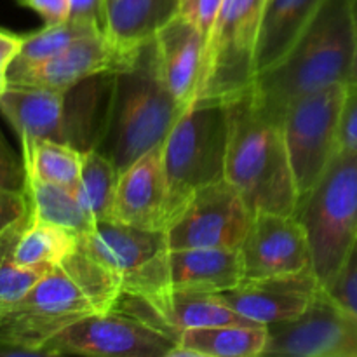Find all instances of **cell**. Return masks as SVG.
I'll list each match as a JSON object with an SVG mask.
<instances>
[{
	"label": "cell",
	"instance_id": "2e32d148",
	"mask_svg": "<svg viewBox=\"0 0 357 357\" xmlns=\"http://www.w3.org/2000/svg\"><path fill=\"white\" fill-rule=\"evenodd\" d=\"M157 73L166 89L188 108L197 101L206 35L180 14L160 24L150 38Z\"/></svg>",
	"mask_w": 357,
	"mask_h": 357
},
{
	"label": "cell",
	"instance_id": "4316f807",
	"mask_svg": "<svg viewBox=\"0 0 357 357\" xmlns=\"http://www.w3.org/2000/svg\"><path fill=\"white\" fill-rule=\"evenodd\" d=\"M94 33H105V30L93 21L75 20V17H70L63 23L45 24L42 30L23 37V45L9 68H24V66L37 65V63L45 61V59L65 51L73 42Z\"/></svg>",
	"mask_w": 357,
	"mask_h": 357
},
{
	"label": "cell",
	"instance_id": "d6a6232c",
	"mask_svg": "<svg viewBox=\"0 0 357 357\" xmlns=\"http://www.w3.org/2000/svg\"><path fill=\"white\" fill-rule=\"evenodd\" d=\"M222 3L223 0H180L176 14L195 24L208 38L209 31L218 17L220 9H222Z\"/></svg>",
	"mask_w": 357,
	"mask_h": 357
},
{
	"label": "cell",
	"instance_id": "7402d4cb",
	"mask_svg": "<svg viewBox=\"0 0 357 357\" xmlns=\"http://www.w3.org/2000/svg\"><path fill=\"white\" fill-rule=\"evenodd\" d=\"M180 0H107V30L114 44L139 51L173 17Z\"/></svg>",
	"mask_w": 357,
	"mask_h": 357
},
{
	"label": "cell",
	"instance_id": "9c48e42d",
	"mask_svg": "<svg viewBox=\"0 0 357 357\" xmlns=\"http://www.w3.org/2000/svg\"><path fill=\"white\" fill-rule=\"evenodd\" d=\"M176 342L119 310L96 312L63 328L45 344V356L169 357Z\"/></svg>",
	"mask_w": 357,
	"mask_h": 357
},
{
	"label": "cell",
	"instance_id": "4fadbf2b",
	"mask_svg": "<svg viewBox=\"0 0 357 357\" xmlns=\"http://www.w3.org/2000/svg\"><path fill=\"white\" fill-rule=\"evenodd\" d=\"M239 253L243 281L314 271L309 239L295 215H253Z\"/></svg>",
	"mask_w": 357,
	"mask_h": 357
},
{
	"label": "cell",
	"instance_id": "7c38bea8",
	"mask_svg": "<svg viewBox=\"0 0 357 357\" xmlns=\"http://www.w3.org/2000/svg\"><path fill=\"white\" fill-rule=\"evenodd\" d=\"M143 49V47H142ZM139 51H126L112 42L107 33H94L73 42L59 54L24 68H9V86H31L66 93L73 86L100 73L129 70Z\"/></svg>",
	"mask_w": 357,
	"mask_h": 357
},
{
	"label": "cell",
	"instance_id": "52a82bcc",
	"mask_svg": "<svg viewBox=\"0 0 357 357\" xmlns=\"http://www.w3.org/2000/svg\"><path fill=\"white\" fill-rule=\"evenodd\" d=\"M345 86L337 84L298 98L282 114V132L300 197L317 183L338 153Z\"/></svg>",
	"mask_w": 357,
	"mask_h": 357
},
{
	"label": "cell",
	"instance_id": "cb8c5ba5",
	"mask_svg": "<svg viewBox=\"0 0 357 357\" xmlns=\"http://www.w3.org/2000/svg\"><path fill=\"white\" fill-rule=\"evenodd\" d=\"M21 150L26 178L75 188L84 152L56 139H24Z\"/></svg>",
	"mask_w": 357,
	"mask_h": 357
},
{
	"label": "cell",
	"instance_id": "484cf974",
	"mask_svg": "<svg viewBox=\"0 0 357 357\" xmlns=\"http://www.w3.org/2000/svg\"><path fill=\"white\" fill-rule=\"evenodd\" d=\"M119 176V167L103 152L93 149L82 153V169L75 192L84 208L96 222L112 220Z\"/></svg>",
	"mask_w": 357,
	"mask_h": 357
},
{
	"label": "cell",
	"instance_id": "3957f363",
	"mask_svg": "<svg viewBox=\"0 0 357 357\" xmlns=\"http://www.w3.org/2000/svg\"><path fill=\"white\" fill-rule=\"evenodd\" d=\"M185 110L159 79L152 45L146 42L135 65L115 73L110 117L98 150L124 171L164 145Z\"/></svg>",
	"mask_w": 357,
	"mask_h": 357
},
{
	"label": "cell",
	"instance_id": "5bb4252c",
	"mask_svg": "<svg viewBox=\"0 0 357 357\" xmlns=\"http://www.w3.org/2000/svg\"><path fill=\"white\" fill-rule=\"evenodd\" d=\"M112 222L162 232L174 222L173 195L162 145L121 171Z\"/></svg>",
	"mask_w": 357,
	"mask_h": 357
},
{
	"label": "cell",
	"instance_id": "ab89813d",
	"mask_svg": "<svg viewBox=\"0 0 357 357\" xmlns=\"http://www.w3.org/2000/svg\"><path fill=\"white\" fill-rule=\"evenodd\" d=\"M264 2H265V0H264Z\"/></svg>",
	"mask_w": 357,
	"mask_h": 357
},
{
	"label": "cell",
	"instance_id": "f35d334b",
	"mask_svg": "<svg viewBox=\"0 0 357 357\" xmlns=\"http://www.w3.org/2000/svg\"><path fill=\"white\" fill-rule=\"evenodd\" d=\"M17 2H20V0H17Z\"/></svg>",
	"mask_w": 357,
	"mask_h": 357
},
{
	"label": "cell",
	"instance_id": "6da1fadb",
	"mask_svg": "<svg viewBox=\"0 0 357 357\" xmlns=\"http://www.w3.org/2000/svg\"><path fill=\"white\" fill-rule=\"evenodd\" d=\"M354 61L349 0H324L312 23L288 54L258 73L251 96L258 107L281 121L298 98L337 84H347Z\"/></svg>",
	"mask_w": 357,
	"mask_h": 357
},
{
	"label": "cell",
	"instance_id": "d4e9b609",
	"mask_svg": "<svg viewBox=\"0 0 357 357\" xmlns=\"http://www.w3.org/2000/svg\"><path fill=\"white\" fill-rule=\"evenodd\" d=\"M79 248V237L61 227L28 218L13 246V258L20 265L63 264Z\"/></svg>",
	"mask_w": 357,
	"mask_h": 357
},
{
	"label": "cell",
	"instance_id": "e0dca14e",
	"mask_svg": "<svg viewBox=\"0 0 357 357\" xmlns=\"http://www.w3.org/2000/svg\"><path fill=\"white\" fill-rule=\"evenodd\" d=\"M79 244L121 279L122 288L169 250L162 230L139 229L112 220L96 222L89 234L80 237Z\"/></svg>",
	"mask_w": 357,
	"mask_h": 357
},
{
	"label": "cell",
	"instance_id": "836d02e7",
	"mask_svg": "<svg viewBox=\"0 0 357 357\" xmlns=\"http://www.w3.org/2000/svg\"><path fill=\"white\" fill-rule=\"evenodd\" d=\"M20 3L40 14L45 24H56L70 20V0H20Z\"/></svg>",
	"mask_w": 357,
	"mask_h": 357
},
{
	"label": "cell",
	"instance_id": "5b68a950",
	"mask_svg": "<svg viewBox=\"0 0 357 357\" xmlns=\"http://www.w3.org/2000/svg\"><path fill=\"white\" fill-rule=\"evenodd\" d=\"M229 129V103L222 101H195L173 126L162 155L174 220L195 192L225 180Z\"/></svg>",
	"mask_w": 357,
	"mask_h": 357
},
{
	"label": "cell",
	"instance_id": "ffe728a7",
	"mask_svg": "<svg viewBox=\"0 0 357 357\" xmlns=\"http://www.w3.org/2000/svg\"><path fill=\"white\" fill-rule=\"evenodd\" d=\"M324 0H265L257 45V75L278 65L307 30Z\"/></svg>",
	"mask_w": 357,
	"mask_h": 357
},
{
	"label": "cell",
	"instance_id": "8992f818",
	"mask_svg": "<svg viewBox=\"0 0 357 357\" xmlns=\"http://www.w3.org/2000/svg\"><path fill=\"white\" fill-rule=\"evenodd\" d=\"M264 0H223L206 38L197 101L230 103L257 79V45Z\"/></svg>",
	"mask_w": 357,
	"mask_h": 357
},
{
	"label": "cell",
	"instance_id": "f546056e",
	"mask_svg": "<svg viewBox=\"0 0 357 357\" xmlns=\"http://www.w3.org/2000/svg\"><path fill=\"white\" fill-rule=\"evenodd\" d=\"M357 150V82L345 86L338 129V152Z\"/></svg>",
	"mask_w": 357,
	"mask_h": 357
},
{
	"label": "cell",
	"instance_id": "8d00e7d4",
	"mask_svg": "<svg viewBox=\"0 0 357 357\" xmlns=\"http://www.w3.org/2000/svg\"><path fill=\"white\" fill-rule=\"evenodd\" d=\"M351 7V26H352V44H354V61H352L351 79L347 84L357 82V0H349Z\"/></svg>",
	"mask_w": 357,
	"mask_h": 357
},
{
	"label": "cell",
	"instance_id": "30bf717a",
	"mask_svg": "<svg viewBox=\"0 0 357 357\" xmlns=\"http://www.w3.org/2000/svg\"><path fill=\"white\" fill-rule=\"evenodd\" d=\"M253 220L250 206L234 185L216 181L195 192L169 229L167 248L239 250Z\"/></svg>",
	"mask_w": 357,
	"mask_h": 357
},
{
	"label": "cell",
	"instance_id": "ba28073f",
	"mask_svg": "<svg viewBox=\"0 0 357 357\" xmlns=\"http://www.w3.org/2000/svg\"><path fill=\"white\" fill-rule=\"evenodd\" d=\"M239 250L181 248L167 250L124 284L122 291L152 296L166 291L220 295L243 282Z\"/></svg>",
	"mask_w": 357,
	"mask_h": 357
},
{
	"label": "cell",
	"instance_id": "e575fe53",
	"mask_svg": "<svg viewBox=\"0 0 357 357\" xmlns=\"http://www.w3.org/2000/svg\"><path fill=\"white\" fill-rule=\"evenodd\" d=\"M70 17L93 21L107 30V0H70Z\"/></svg>",
	"mask_w": 357,
	"mask_h": 357
},
{
	"label": "cell",
	"instance_id": "74e56055",
	"mask_svg": "<svg viewBox=\"0 0 357 357\" xmlns=\"http://www.w3.org/2000/svg\"><path fill=\"white\" fill-rule=\"evenodd\" d=\"M2 237H3V236H2ZM2 237H0V241H2Z\"/></svg>",
	"mask_w": 357,
	"mask_h": 357
},
{
	"label": "cell",
	"instance_id": "d6986e66",
	"mask_svg": "<svg viewBox=\"0 0 357 357\" xmlns=\"http://www.w3.org/2000/svg\"><path fill=\"white\" fill-rule=\"evenodd\" d=\"M0 114L24 139L59 142L65 114V93L31 86H7L0 94Z\"/></svg>",
	"mask_w": 357,
	"mask_h": 357
},
{
	"label": "cell",
	"instance_id": "d590c367",
	"mask_svg": "<svg viewBox=\"0 0 357 357\" xmlns=\"http://www.w3.org/2000/svg\"><path fill=\"white\" fill-rule=\"evenodd\" d=\"M23 45V37L0 28V72H9L10 63L16 59Z\"/></svg>",
	"mask_w": 357,
	"mask_h": 357
},
{
	"label": "cell",
	"instance_id": "277c9868",
	"mask_svg": "<svg viewBox=\"0 0 357 357\" xmlns=\"http://www.w3.org/2000/svg\"><path fill=\"white\" fill-rule=\"evenodd\" d=\"M312 251V265L326 288L357 239V150L338 152L317 183L300 197L295 213Z\"/></svg>",
	"mask_w": 357,
	"mask_h": 357
},
{
	"label": "cell",
	"instance_id": "1f68e13d",
	"mask_svg": "<svg viewBox=\"0 0 357 357\" xmlns=\"http://www.w3.org/2000/svg\"><path fill=\"white\" fill-rule=\"evenodd\" d=\"M0 188L26 192V169L23 159L13 152L0 132Z\"/></svg>",
	"mask_w": 357,
	"mask_h": 357
},
{
	"label": "cell",
	"instance_id": "ac0fdd59",
	"mask_svg": "<svg viewBox=\"0 0 357 357\" xmlns=\"http://www.w3.org/2000/svg\"><path fill=\"white\" fill-rule=\"evenodd\" d=\"M115 73L89 77L65 93L59 142L80 152L98 149L110 117Z\"/></svg>",
	"mask_w": 357,
	"mask_h": 357
},
{
	"label": "cell",
	"instance_id": "44dd1931",
	"mask_svg": "<svg viewBox=\"0 0 357 357\" xmlns=\"http://www.w3.org/2000/svg\"><path fill=\"white\" fill-rule=\"evenodd\" d=\"M268 337V326L257 323H229L195 328L180 335L169 357L265 356Z\"/></svg>",
	"mask_w": 357,
	"mask_h": 357
},
{
	"label": "cell",
	"instance_id": "603a6c76",
	"mask_svg": "<svg viewBox=\"0 0 357 357\" xmlns=\"http://www.w3.org/2000/svg\"><path fill=\"white\" fill-rule=\"evenodd\" d=\"M30 215L38 222L61 227L77 237H84L96 225V220L80 202L75 188L26 178Z\"/></svg>",
	"mask_w": 357,
	"mask_h": 357
},
{
	"label": "cell",
	"instance_id": "7a4b0ae2",
	"mask_svg": "<svg viewBox=\"0 0 357 357\" xmlns=\"http://www.w3.org/2000/svg\"><path fill=\"white\" fill-rule=\"evenodd\" d=\"M225 180L239 190L251 213L295 215L300 194L281 121L246 93L229 103Z\"/></svg>",
	"mask_w": 357,
	"mask_h": 357
},
{
	"label": "cell",
	"instance_id": "8fae6325",
	"mask_svg": "<svg viewBox=\"0 0 357 357\" xmlns=\"http://www.w3.org/2000/svg\"><path fill=\"white\" fill-rule=\"evenodd\" d=\"M265 356L357 357V314L335 302L324 288L305 314L268 326Z\"/></svg>",
	"mask_w": 357,
	"mask_h": 357
},
{
	"label": "cell",
	"instance_id": "f1b7e54d",
	"mask_svg": "<svg viewBox=\"0 0 357 357\" xmlns=\"http://www.w3.org/2000/svg\"><path fill=\"white\" fill-rule=\"evenodd\" d=\"M324 289L330 293L335 302L357 314V239L342 264L340 271Z\"/></svg>",
	"mask_w": 357,
	"mask_h": 357
},
{
	"label": "cell",
	"instance_id": "4dcf8cb0",
	"mask_svg": "<svg viewBox=\"0 0 357 357\" xmlns=\"http://www.w3.org/2000/svg\"><path fill=\"white\" fill-rule=\"evenodd\" d=\"M30 216V199L26 192L0 188V237L23 223Z\"/></svg>",
	"mask_w": 357,
	"mask_h": 357
},
{
	"label": "cell",
	"instance_id": "9a60e30c",
	"mask_svg": "<svg viewBox=\"0 0 357 357\" xmlns=\"http://www.w3.org/2000/svg\"><path fill=\"white\" fill-rule=\"evenodd\" d=\"M323 288L316 272L243 281L220 293L223 303L251 323L274 326L298 319Z\"/></svg>",
	"mask_w": 357,
	"mask_h": 357
},
{
	"label": "cell",
	"instance_id": "83f0119b",
	"mask_svg": "<svg viewBox=\"0 0 357 357\" xmlns=\"http://www.w3.org/2000/svg\"><path fill=\"white\" fill-rule=\"evenodd\" d=\"M28 218L10 229L0 241V323L23 302L31 288L52 268L49 265H20L14 261L13 246L23 227L26 225Z\"/></svg>",
	"mask_w": 357,
	"mask_h": 357
}]
</instances>
